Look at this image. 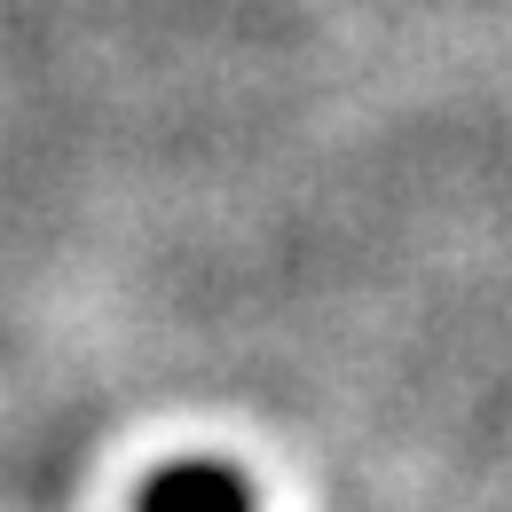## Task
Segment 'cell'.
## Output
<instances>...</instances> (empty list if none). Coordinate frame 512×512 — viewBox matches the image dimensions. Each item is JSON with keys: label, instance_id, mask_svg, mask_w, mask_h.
<instances>
[{"label": "cell", "instance_id": "cell-1", "mask_svg": "<svg viewBox=\"0 0 512 512\" xmlns=\"http://www.w3.org/2000/svg\"><path fill=\"white\" fill-rule=\"evenodd\" d=\"M142 512H245V497L221 465H174V473H158Z\"/></svg>", "mask_w": 512, "mask_h": 512}]
</instances>
